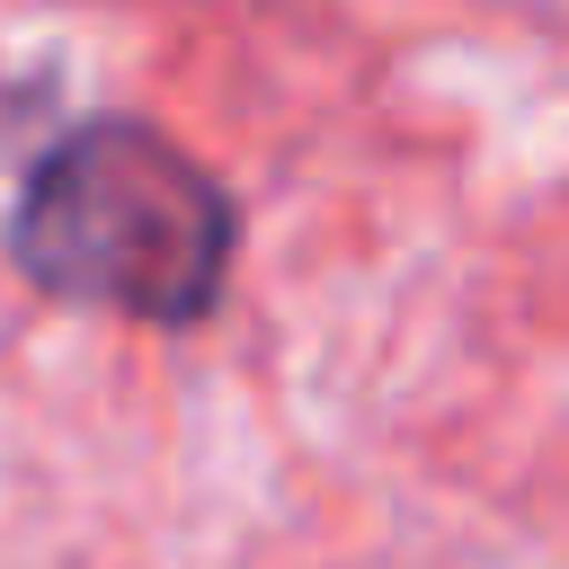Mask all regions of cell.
<instances>
[{"label":"cell","instance_id":"1","mask_svg":"<svg viewBox=\"0 0 569 569\" xmlns=\"http://www.w3.org/2000/svg\"><path fill=\"white\" fill-rule=\"evenodd\" d=\"M9 249L62 302L187 329L222 302L240 213L213 187V169L187 160L160 124L89 116L27 169L18 213H9Z\"/></svg>","mask_w":569,"mask_h":569}]
</instances>
